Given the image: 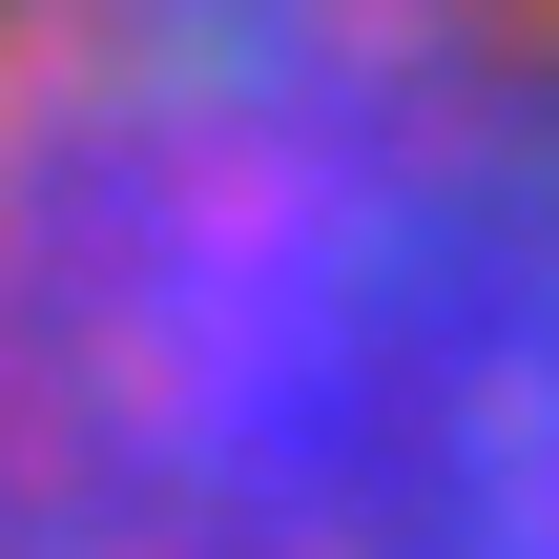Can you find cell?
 <instances>
[{
	"mask_svg": "<svg viewBox=\"0 0 559 559\" xmlns=\"http://www.w3.org/2000/svg\"><path fill=\"white\" fill-rule=\"evenodd\" d=\"M0 559H559V21L41 0Z\"/></svg>",
	"mask_w": 559,
	"mask_h": 559,
	"instance_id": "1",
	"label": "cell"
}]
</instances>
